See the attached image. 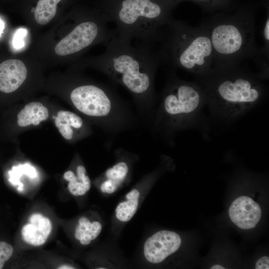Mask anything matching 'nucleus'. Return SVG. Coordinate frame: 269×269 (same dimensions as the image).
I'll return each mask as SVG.
<instances>
[{"mask_svg": "<svg viewBox=\"0 0 269 269\" xmlns=\"http://www.w3.org/2000/svg\"><path fill=\"white\" fill-rule=\"evenodd\" d=\"M205 96L206 106L218 123L235 122L258 105L265 97V79L240 64L212 68L195 76Z\"/></svg>", "mask_w": 269, "mask_h": 269, "instance_id": "f257e3e1", "label": "nucleus"}, {"mask_svg": "<svg viewBox=\"0 0 269 269\" xmlns=\"http://www.w3.org/2000/svg\"><path fill=\"white\" fill-rule=\"evenodd\" d=\"M97 58V66L136 97H151L155 72L161 64L157 51L138 43L135 45L116 35Z\"/></svg>", "mask_w": 269, "mask_h": 269, "instance_id": "f03ea898", "label": "nucleus"}, {"mask_svg": "<svg viewBox=\"0 0 269 269\" xmlns=\"http://www.w3.org/2000/svg\"><path fill=\"white\" fill-rule=\"evenodd\" d=\"M162 29L157 50L161 64L200 75L213 66L214 52L209 31L203 22L191 27L171 19Z\"/></svg>", "mask_w": 269, "mask_h": 269, "instance_id": "7ed1b4c3", "label": "nucleus"}, {"mask_svg": "<svg viewBox=\"0 0 269 269\" xmlns=\"http://www.w3.org/2000/svg\"><path fill=\"white\" fill-rule=\"evenodd\" d=\"M203 23L209 31L213 49V68L234 66L249 58H257L260 48L256 45L253 16L218 17Z\"/></svg>", "mask_w": 269, "mask_h": 269, "instance_id": "20e7f679", "label": "nucleus"}, {"mask_svg": "<svg viewBox=\"0 0 269 269\" xmlns=\"http://www.w3.org/2000/svg\"><path fill=\"white\" fill-rule=\"evenodd\" d=\"M173 75L162 93L161 122L170 131L196 128L204 137H208L209 125L203 114L206 100L203 90L196 82L182 80Z\"/></svg>", "mask_w": 269, "mask_h": 269, "instance_id": "39448f33", "label": "nucleus"}, {"mask_svg": "<svg viewBox=\"0 0 269 269\" xmlns=\"http://www.w3.org/2000/svg\"><path fill=\"white\" fill-rule=\"evenodd\" d=\"M107 15L116 25V36L132 42L138 40L152 47L160 42L163 28L171 19L168 12L152 0H122Z\"/></svg>", "mask_w": 269, "mask_h": 269, "instance_id": "423d86ee", "label": "nucleus"}, {"mask_svg": "<svg viewBox=\"0 0 269 269\" xmlns=\"http://www.w3.org/2000/svg\"><path fill=\"white\" fill-rule=\"evenodd\" d=\"M112 93L107 88L88 84L78 86L71 93L70 99L76 109L92 117L107 116L112 106Z\"/></svg>", "mask_w": 269, "mask_h": 269, "instance_id": "0eeeda50", "label": "nucleus"}, {"mask_svg": "<svg viewBox=\"0 0 269 269\" xmlns=\"http://www.w3.org/2000/svg\"><path fill=\"white\" fill-rule=\"evenodd\" d=\"M181 244V238L176 233L159 231L145 240L143 248L144 257L150 263H160L176 252Z\"/></svg>", "mask_w": 269, "mask_h": 269, "instance_id": "6e6552de", "label": "nucleus"}, {"mask_svg": "<svg viewBox=\"0 0 269 269\" xmlns=\"http://www.w3.org/2000/svg\"><path fill=\"white\" fill-rule=\"evenodd\" d=\"M229 215L238 227L249 230L256 227L261 219L262 211L259 205L252 198L242 196L232 202Z\"/></svg>", "mask_w": 269, "mask_h": 269, "instance_id": "1a4fd4ad", "label": "nucleus"}, {"mask_svg": "<svg viewBox=\"0 0 269 269\" xmlns=\"http://www.w3.org/2000/svg\"><path fill=\"white\" fill-rule=\"evenodd\" d=\"M27 76L25 65L20 60L8 59L0 64V91L5 93L17 90Z\"/></svg>", "mask_w": 269, "mask_h": 269, "instance_id": "9d476101", "label": "nucleus"}, {"mask_svg": "<svg viewBox=\"0 0 269 269\" xmlns=\"http://www.w3.org/2000/svg\"><path fill=\"white\" fill-rule=\"evenodd\" d=\"M29 222L21 230L23 240L34 246L44 244L52 230L50 220L40 214L35 213L30 217Z\"/></svg>", "mask_w": 269, "mask_h": 269, "instance_id": "9b49d317", "label": "nucleus"}, {"mask_svg": "<svg viewBox=\"0 0 269 269\" xmlns=\"http://www.w3.org/2000/svg\"><path fill=\"white\" fill-rule=\"evenodd\" d=\"M129 171L128 165L124 161H120L105 172V180L100 185V190L107 194L115 193L127 177Z\"/></svg>", "mask_w": 269, "mask_h": 269, "instance_id": "f8f14e48", "label": "nucleus"}, {"mask_svg": "<svg viewBox=\"0 0 269 269\" xmlns=\"http://www.w3.org/2000/svg\"><path fill=\"white\" fill-rule=\"evenodd\" d=\"M49 116L48 109L39 102H31L26 105L17 115V122L19 127L33 125L38 126L46 120Z\"/></svg>", "mask_w": 269, "mask_h": 269, "instance_id": "ddd939ff", "label": "nucleus"}, {"mask_svg": "<svg viewBox=\"0 0 269 269\" xmlns=\"http://www.w3.org/2000/svg\"><path fill=\"white\" fill-rule=\"evenodd\" d=\"M86 173V169L82 165L77 167L76 174L71 170L64 173V178L69 181L68 189L73 195H83L90 190L91 181Z\"/></svg>", "mask_w": 269, "mask_h": 269, "instance_id": "4468645a", "label": "nucleus"}, {"mask_svg": "<svg viewBox=\"0 0 269 269\" xmlns=\"http://www.w3.org/2000/svg\"><path fill=\"white\" fill-rule=\"evenodd\" d=\"M56 127L63 136L67 140L72 139L73 131L71 127L80 129L83 125V121L77 114L68 111H60L55 118Z\"/></svg>", "mask_w": 269, "mask_h": 269, "instance_id": "2eb2a0df", "label": "nucleus"}, {"mask_svg": "<svg viewBox=\"0 0 269 269\" xmlns=\"http://www.w3.org/2000/svg\"><path fill=\"white\" fill-rule=\"evenodd\" d=\"M140 197V192L133 188L126 195L124 201L120 202L115 209L116 218L121 222H128L136 212Z\"/></svg>", "mask_w": 269, "mask_h": 269, "instance_id": "dca6fc26", "label": "nucleus"}, {"mask_svg": "<svg viewBox=\"0 0 269 269\" xmlns=\"http://www.w3.org/2000/svg\"><path fill=\"white\" fill-rule=\"evenodd\" d=\"M102 230V225L100 222H91L87 218L82 217L78 221L74 235L82 245L86 246L99 236Z\"/></svg>", "mask_w": 269, "mask_h": 269, "instance_id": "f3484780", "label": "nucleus"}, {"mask_svg": "<svg viewBox=\"0 0 269 269\" xmlns=\"http://www.w3.org/2000/svg\"><path fill=\"white\" fill-rule=\"evenodd\" d=\"M61 0H39L34 12L36 21L41 25L50 22L55 16L57 5Z\"/></svg>", "mask_w": 269, "mask_h": 269, "instance_id": "a211bd4d", "label": "nucleus"}, {"mask_svg": "<svg viewBox=\"0 0 269 269\" xmlns=\"http://www.w3.org/2000/svg\"><path fill=\"white\" fill-rule=\"evenodd\" d=\"M13 252L12 247L5 242H0V269L11 257Z\"/></svg>", "mask_w": 269, "mask_h": 269, "instance_id": "6ab92c4d", "label": "nucleus"}, {"mask_svg": "<svg viewBox=\"0 0 269 269\" xmlns=\"http://www.w3.org/2000/svg\"><path fill=\"white\" fill-rule=\"evenodd\" d=\"M27 34V30L25 28H20L17 29L13 37L12 45L14 49H20L24 46V37Z\"/></svg>", "mask_w": 269, "mask_h": 269, "instance_id": "aec40b11", "label": "nucleus"}, {"mask_svg": "<svg viewBox=\"0 0 269 269\" xmlns=\"http://www.w3.org/2000/svg\"><path fill=\"white\" fill-rule=\"evenodd\" d=\"M263 39L264 41V47L261 48V51L267 57L269 58V17L268 16L265 21L263 31Z\"/></svg>", "mask_w": 269, "mask_h": 269, "instance_id": "412c9836", "label": "nucleus"}, {"mask_svg": "<svg viewBox=\"0 0 269 269\" xmlns=\"http://www.w3.org/2000/svg\"><path fill=\"white\" fill-rule=\"evenodd\" d=\"M256 269H269V258L268 256H264L258 260L256 264Z\"/></svg>", "mask_w": 269, "mask_h": 269, "instance_id": "4be33fe9", "label": "nucleus"}, {"mask_svg": "<svg viewBox=\"0 0 269 269\" xmlns=\"http://www.w3.org/2000/svg\"><path fill=\"white\" fill-rule=\"evenodd\" d=\"M4 28V24L2 19L0 18V37L3 32Z\"/></svg>", "mask_w": 269, "mask_h": 269, "instance_id": "5701e85b", "label": "nucleus"}, {"mask_svg": "<svg viewBox=\"0 0 269 269\" xmlns=\"http://www.w3.org/2000/svg\"><path fill=\"white\" fill-rule=\"evenodd\" d=\"M57 269H75V268L69 265H63V266L59 267L58 268H57Z\"/></svg>", "mask_w": 269, "mask_h": 269, "instance_id": "b1692460", "label": "nucleus"}, {"mask_svg": "<svg viewBox=\"0 0 269 269\" xmlns=\"http://www.w3.org/2000/svg\"><path fill=\"white\" fill-rule=\"evenodd\" d=\"M211 269H224L225 268H224L223 267L219 265H215L212 266V267H211Z\"/></svg>", "mask_w": 269, "mask_h": 269, "instance_id": "393cba45", "label": "nucleus"}, {"mask_svg": "<svg viewBox=\"0 0 269 269\" xmlns=\"http://www.w3.org/2000/svg\"><path fill=\"white\" fill-rule=\"evenodd\" d=\"M35 11V8L34 7H32L31 9V13H34Z\"/></svg>", "mask_w": 269, "mask_h": 269, "instance_id": "a878e982", "label": "nucleus"}, {"mask_svg": "<svg viewBox=\"0 0 269 269\" xmlns=\"http://www.w3.org/2000/svg\"><path fill=\"white\" fill-rule=\"evenodd\" d=\"M199 1H205V0H198Z\"/></svg>", "mask_w": 269, "mask_h": 269, "instance_id": "bb28decb", "label": "nucleus"}]
</instances>
